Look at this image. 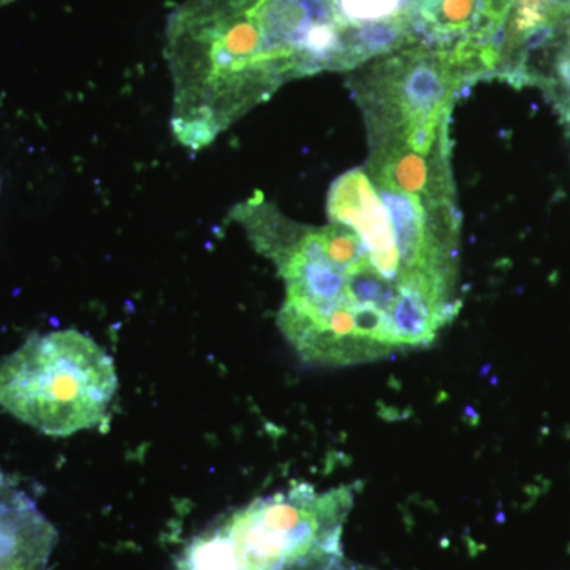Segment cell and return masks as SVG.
<instances>
[{
  "label": "cell",
  "mask_w": 570,
  "mask_h": 570,
  "mask_svg": "<svg viewBox=\"0 0 570 570\" xmlns=\"http://www.w3.org/2000/svg\"><path fill=\"white\" fill-rule=\"evenodd\" d=\"M118 390L115 362L91 336H32L0 365V406L50 436L99 425Z\"/></svg>",
  "instance_id": "2"
},
{
  "label": "cell",
  "mask_w": 570,
  "mask_h": 570,
  "mask_svg": "<svg viewBox=\"0 0 570 570\" xmlns=\"http://www.w3.org/2000/svg\"><path fill=\"white\" fill-rule=\"evenodd\" d=\"M10 482V479L7 478L6 474H3L2 471H0V487L7 485V483Z\"/></svg>",
  "instance_id": "5"
},
{
  "label": "cell",
  "mask_w": 570,
  "mask_h": 570,
  "mask_svg": "<svg viewBox=\"0 0 570 570\" xmlns=\"http://www.w3.org/2000/svg\"><path fill=\"white\" fill-rule=\"evenodd\" d=\"M13 2H17V0H0V7H6Z\"/></svg>",
  "instance_id": "6"
},
{
  "label": "cell",
  "mask_w": 570,
  "mask_h": 570,
  "mask_svg": "<svg viewBox=\"0 0 570 570\" xmlns=\"http://www.w3.org/2000/svg\"><path fill=\"white\" fill-rule=\"evenodd\" d=\"M328 217L354 230L367 250L371 264L387 279L404 288H419L441 298L455 302L452 288L442 287L431 281L409 276L397 254L395 235L387 209L379 197L376 186L365 171H347L333 183L328 195Z\"/></svg>",
  "instance_id": "3"
},
{
  "label": "cell",
  "mask_w": 570,
  "mask_h": 570,
  "mask_svg": "<svg viewBox=\"0 0 570 570\" xmlns=\"http://www.w3.org/2000/svg\"><path fill=\"white\" fill-rule=\"evenodd\" d=\"M354 504L348 487L317 493L295 483L255 499L202 534L176 560V570H335Z\"/></svg>",
  "instance_id": "1"
},
{
  "label": "cell",
  "mask_w": 570,
  "mask_h": 570,
  "mask_svg": "<svg viewBox=\"0 0 570 570\" xmlns=\"http://www.w3.org/2000/svg\"><path fill=\"white\" fill-rule=\"evenodd\" d=\"M0 187H2V179H0Z\"/></svg>",
  "instance_id": "7"
},
{
  "label": "cell",
  "mask_w": 570,
  "mask_h": 570,
  "mask_svg": "<svg viewBox=\"0 0 570 570\" xmlns=\"http://www.w3.org/2000/svg\"><path fill=\"white\" fill-rule=\"evenodd\" d=\"M512 0H415L412 29L439 47L494 45ZM453 48V47H452Z\"/></svg>",
  "instance_id": "4"
}]
</instances>
